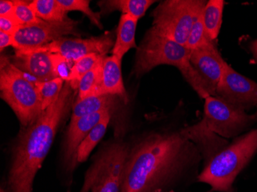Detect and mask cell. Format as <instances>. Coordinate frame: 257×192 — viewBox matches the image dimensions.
Instances as JSON below:
<instances>
[{
  "label": "cell",
  "instance_id": "cell-9",
  "mask_svg": "<svg viewBox=\"0 0 257 192\" xmlns=\"http://www.w3.org/2000/svg\"><path fill=\"white\" fill-rule=\"evenodd\" d=\"M79 22L69 19L65 22L41 20L33 25L21 27L14 35L15 50H33L43 47L69 35L79 37Z\"/></svg>",
  "mask_w": 257,
  "mask_h": 192
},
{
  "label": "cell",
  "instance_id": "cell-33",
  "mask_svg": "<svg viewBox=\"0 0 257 192\" xmlns=\"http://www.w3.org/2000/svg\"><path fill=\"white\" fill-rule=\"evenodd\" d=\"M0 192H11L10 191V190H8V189L7 188V187H1V190H0Z\"/></svg>",
  "mask_w": 257,
  "mask_h": 192
},
{
  "label": "cell",
  "instance_id": "cell-32",
  "mask_svg": "<svg viewBox=\"0 0 257 192\" xmlns=\"http://www.w3.org/2000/svg\"><path fill=\"white\" fill-rule=\"evenodd\" d=\"M250 50L252 55H253L254 58L256 59L257 61V40H255V41L251 43Z\"/></svg>",
  "mask_w": 257,
  "mask_h": 192
},
{
  "label": "cell",
  "instance_id": "cell-6",
  "mask_svg": "<svg viewBox=\"0 0 257 192\" xmlns=\"http://www.w3.org/2000/svg\"><path fill=\"white\" fill-rule=\"evenodd\" d=\"M128 149L122 139L106 143L85 173L80 192H120Z\"/></svg>",
  "mask_w": 257,
  "mask_h": 192
},
{
  "label": "cell",
  "instance_id": "cell-16",
  "mask_svg": "<svg viewBox=\"0 0 257 192\" xmlns=\"http://www.w3.org/2000/svg\"><path fill=\"white\" fill-rule=\"evenodd\" d=\"M187 130L190 139L196 144L202 158H204L205 164L228 145V141L210 131L203 120L196 125L187 127Z\"/></svg>",
  "mask_w": 257,
  "mask_h": 192
},
{
  "label": "cell",
  "instance_id": "cell-2",
  "mask_svg": "<svg viewBox=\"0 0 257 192\" xmlns=\"http://www.w3.org/2000/svg\"><path fill=\"white\" fill-rule=\"evenodd\" d=\"M74 91L69 82H65L58 99L34 123L22 128L12 151L7 177V188L10 191L33 192L35 177L71 109Z\"/></svg>",
  "mask_w": 257,
  "mask_h": 192
},
{
  "label": "cell",
  "instance_id": "cell-18",
  "mask_svg": "<svg viewBox=\"0 0 257 192\" xmlns=\"http://www.w3.org/2000/svg\"><path fill=\"white\" fill-rule=\"evenodd\" d=\"M156 1L153 0H103L98 2L101 15H108L119 11L122 15H128L140 20Z\"/></svg>",
  "mask_w": 257,
  "mask_h": 192
},
{
  "label": "cell",
  "instance_id": "cell-13",
  "mask_svg": "<svg viewBox=\"0 0 257 192\" xmlns=\"http://www.w3.org/2000/svg\"><path fill=\"white\" fill-rule=\"evenodd\" d=\"M10 58L16 67L31 76L36 83L60 78L53 53L38 50H15V54Z\"/></svg>",
  "mask_w": 257,
  "mask_h": 192
},
{
  "label": "cell",
  "instance_id": "cell-30",
  "mask_svg": "<svg viewBox=\"0 0 257 192\" xmlns=\"http://www.w3.org/2000/svg\"><path fill=\"white\" fill-rule=\"evenodd\" d=\"M16 0L0 1V17H13Z\"/></svg>",
  "mask_w": 257,
  "mask_h": 192
},
{
  "label": "cell",
  "instance_id": "cell-24",
  "mask_svg": "<svg viewBox=\"0 0 257 192\" xmlns=\"http://www.w3.org/2000/svg\"><path fill=\"white\" fill-rule=\"evenodd\" d=\"M103 57L105 56L92 53L81 58L73 65L66 82H69L71 87L76 91L79 88L81 79H83V76L87 74L89 71L92 70L99 63V60Z\"/></svg>",
  "mask_w": 257,
  "mask_h": 192
},
{
  "label": "cell",
  "instance_id": "cell-34",
  "mask_svg": "<svg viewBox=\"0 0 257 192\" xmlns=\"http://www.w3.org/2000/svg\"><path fill=\"white\" fill-rule=\"evenodd\" d=\"M206 192H216V191H214V190H212V189H211V190H208V191H206Z\"/></svg>",
  "mask_w": 257,
  "mask_h": 192
},
{
  "label": "cell",
  "instance_id": "cell-26",
  "mask_svg": "<svg viewBox=\"0 0 257 192\" xmlns=\"http://www.w3.org/2000/svg\"><path fill=\"white\" fill-rule=\"evenodd\" d=\"M57 2L67 13L69 11H79L83 13L89 18L92 24L96 26L99 30H102L100 13L92 11L89 7L90 1L89 0H57Z\"/></svg>",
  "mask_w": 257,
  "mask_h": 192
},
{
  "label": "cell",
  "instance_id": "cell-21",
  "mask_svg": "<svg viewBox=\"0 0 257 192\" xmlns=\"http://www.w3.org/2000/svg\"><path fill=\"white\" fill-rule=\"evenodd\" d=\"M112 115V112H110L104 117L100 122L92 128L87 136L81 142L76 153L77 163L84 162L89 158V154L92 152V150L94 149L95 147L97 145L98 143L106 134Z\"/></svg>",
  "mask_w": 257,
  "mask_h": 192
},
{
  "label": "cell",
  "instance_id": "cell-25",
  "mask_svg": "<svg viewBox=\"0 0 257 192\" xmlns=\"http://www.w3.org/2000/svg\"><path fill=\"white\" fill-rule=\"evenodd\" d=\"M64 82L61 78H56L48 82L36 83L41 99L43 112L58 99L64 86Z\"/></svg>",
  "mask_w": 257,
  "mask_h": 192
},
{
  "label": "cell",
  "instance_id": "cell-1",
  "mask_svg": "<svg viewBox=\"0 0 257 192\" xmlns=\"http://www.w3.org/2000/svg\"><path fill=\"white\" fill-rule=\"evenodd\" d=\"M200 159L187 127L147 132L130 144L120 192H173Z\"/></svg>",
  "mask_w": 257,
  "mask_h": 192
},
{
  "label": "cell",
  "instance_id": "cell-14",
  "mask_svg": "<svg viewBox=\"0 0 257 192\" xmlns=\"http://www.w3.org/2000/svg\"><path fill=\"white\" fill-rule=\"evenodd\" d=\"M114 110L115 109H104L96 113L85 115L75 122H69L63 145V158L69 169H74L78 164L76 153L81 142L104 117L113 112Z\"/></svg>",
  "mask_w": 257,
  "mask_h": 192
},
{
  "label": "cell",
  "instance_id": "cell-7",
  "mask_svg": "<svg viewBox=\"0 0 257 192\" xmlns=\"http://www.w3.org/2000/svg\"><path fill=\"white\" fill-rule=\"evenodd\" d=\"M207 1L165 0L152 13L153 28L170 40L185 46L197 14Z\"/></svg>",
  "mask_w": 257,
  "mask_h": 192
},
{
  "label": "cell",
  "instance_id": "cell-10",
  "mask_svg": "<svg viewBox=\"0 0 257 192\" xmlns=\"http://www.w3.org/2000/svg\"><path fill=\"white\" fill-rule=\"evenodd\" d=\"M215 96L238 109L249 110L257 105V83L226 63Z\"/></svg>",
  "mask_w": 257,
  "mask_h": 192
},
{
  "label": "cell",
  "instance_id": "cell-20",
  "mask_svg": "<svg viewBox=\"0 0 257 192\" xmlns=\"http://www.w3.org/2000/svg\"><path fill=\"white\" fill-rule=\"evenodd\" d=\"M223 0H209L203 10V22L205 34L209 41L215 42L220 31L223 9Z\"/></svg>",
  "mask_w": 257,
  "mask_h": 192
},
{
  "label": "cell",
  "instance_id": "cell-27",
  "mask_svg": "<svg viewBox=\"0 0 257 192\" xmlns=\"http://www.w3.org/2000/svg\"><path fill=\"white\" fill-rule=\"evenodd\" d=\"M203 10H201L196 16L190 31V37L185 45V46L190 51L196 50L198 48L207 46L209 43H215V42L209 41L205 34L203 22Z\"/></svg>",
  "mask_w": 257,
  "mask_h": 192
},
{
  "label": "cell",
  "instance_id": "cell-4",
  "mask_svg": "<svg viewBox=\"0 0 257 192\" xmlns=\"http://www.w3.org/2000/svg\"><path fill=\"white\" fill-rule=\"evenodd\" d=\"M257 151V129L236 138L212 158L197 176L198 181L217 192H233L238 174Z\"/></svg>",
  "mask_w": 257,
  "mask_h": 192
},
{
  "label": "cell",
  "instance_id": "cell-19",
  "mask_svg": "<svg viewBox=\"0 0 257 192\" xmlns=\"http://www.w3.org/2000/svg\"><path fill=\"white\" fill-rule=\"evenodd\" d=\"M118 99H120L118 96L110 95H94L81 100L77 99L73 104L70 122L104 109H115Z\"/></svg>",
  "mask_w": 257,
  "mask_h": 192
},
{
  "label": "cell",
  "instance_id": "cell-3",
  "mask_svg": "<svg viewBox=\"0 0 257 192\" xmlns=\"http://www.w3.org/2000/svg\"><path fill=\"white\" fill-rule=\"evenodd\" d=\"M190 52L186 46L163 37L151 27L137 47L133 74L141 77L161 65L175 66L200 97L205 99L210 95L190 63Z\"/></svg>",
  "mask_w": 257,
  "mask_h": 192
},
{
  "label": "cell",
  "instance_id": "cell-23",
  "mask_svg": "<svg viewBox=\"0 0 257 192\" xmlns=\"http://www.w3.org/2000/svg\"><path fill=\"white\" fill-rule=\"evenodd\" d=\"M105 57L101 59L95 67L81 79L78 88V100L94 95H100L99 92L102 84V64Z\"/></svg>",
  "mask_w": 257,
  "mask_h": 192
},
{
  "label": "cell",
  "instance_id": "cell-17",
  "mask_svg": "<svg viewBox=\"0 0 257 192\" xmlns=\"http://www.w3.org/2000/svg\"><path fill=\"white\" fill-rule=\"evenodd\" d=\"M139 20L131 16L121 15L116 29V38L112 48V56L122 59L131 49L137 48L136 30Z\"/></svg>",
  "mask_w": 257,
  "mask_h": 192
},
{
  "label": "cell",
  "instance_id": "cell-5",
  "mask_svg": "<svg viewBox=\"0 0 257 192\" xmlns=\"http://www.w3.org/2000/svg\"><path fill=\"white\" fill-rule=\"evenodd\" d=\"M16 67L10 58L1 56L0 93L10 105L22 127L34 123L43 113L41 99L36 83Z\"/></svg>",
  "mask_w": 257,
  "mask_h": 192
},
{
  "label": "cell",
  "instance_id": "cell-8",
  "mask_svg": "<svg viewBox=\"0 0 257 192\" xmlns=\"http://www.w3.org/2000/svg\"><path fill=\"white\" fill-rule=\"evenodd\" d=\"M207 128L223 138H234L256 121L255 115H248L217 96L205 99L204 117Z\"/></svg>",
  "mask_w": 257,
  "mask_h": 192
},
{
  "label": "cell",
  "instance_id": "cell-31",
  "mask_svg": "<svg viewBox=\"0 0 257 192\" xmlns=\"http://www.w3.org/2000/svg\"><path fill=\"white\" fill-rule=\"evenodd\" d=\"M14 35L0 31V51H1V53H4V50L9 46L14 47Z\"/></svg>",
  "mask_w": 257,
  "mask_h": 192
},
{
  "label": "cell",
  "instance_id": "cell-11",
  "mask_svg": "<svg viewBox=\"0 0 257 192\" xmlns=\"http://www.w3.org/2000/svg\"><path fill=\"white\" fill-rule=\"evenodd\" d=\"M114 44L112 33H106L100 37L89 39L63 37L43 47L33 50L59 54L75 63L81 58L92 53L106 56L110 50L112 51Z\"/></svg>",
  "mask_w": 257,
  "mask_h": 192
},
{
  "label": "cell",
  "instance_id": "cell-28",
  "mask_svg": "<svg viewBox=\"0 0 257 192\" xmlns=\"http://www.w3.org/2000/svg\"><path fill=\"white\" fill-rule=\"evenodd\" d=\"M30 2L16 0L13 17L15 19L20 27L33 25L40 23L42 20L37 17L33 9L30 7Z\"/></svg>",
  "mask_w": 257,
  "mask_h": 192
},
{
  "label": "cell",
  "instance_id": "cell-15",
  "mask_svg": "<svg viewBox=\"0 0 257 192\" xmlns=\"http://www.w3.org/2000/svg\"><path fill=\"white\" fill-rule=\"evenodd\" d=\"M122 59L115 56H106L102 64V79L99 95H115L125 104L128 97L122 79Z\"/></svg>",
  "mask_w": 257,
  "mask_h": 192
},
{
  "label": "cell",
  "instance_id": "cell-12",
  "mask_svg": "<svg viewBox=\"0 0 257 192\" xmlns=\"http://www.w3.org/2000/svg\"><path fill=\"white\" fill-rule=\"evenodd\" d=\"M190 62L200 76L209 95L215 96L226 62L215 43L191 50Z\"/></svg>",
  "mask_w": 257,
  "mask_h": 192
},
{
  "label": "cell",
  "instance_id": "cell-22",
  "mask_svg": "<svg viewBox=\"0 0 257 192\" xmlns=\"http://www.w3.org/2000/svg\"><path fill=\"white\" fill-rule=\"evenodd\" d=\"M30 7L37 17L44 21L65 22L70 19L57 0H33Z\"/></svg>",
  "mask_w": 257,
  "mask_h": 192
},
{
  "label": "cell",
  "instance_id": "cell-29",
  "mask_svg": "<svg viewBox=\"0 0 257 192\" xmlns=\"http://www.w3.org/2000/svg\"><path fill=\"white\" fill-rule=\"evenodd\" d=\"M19 23L13 17H0V31L15 35L20 28Z\"/></svg>",
  "mask_w": 257,
  "mask_h": 192
}]
</instances>
